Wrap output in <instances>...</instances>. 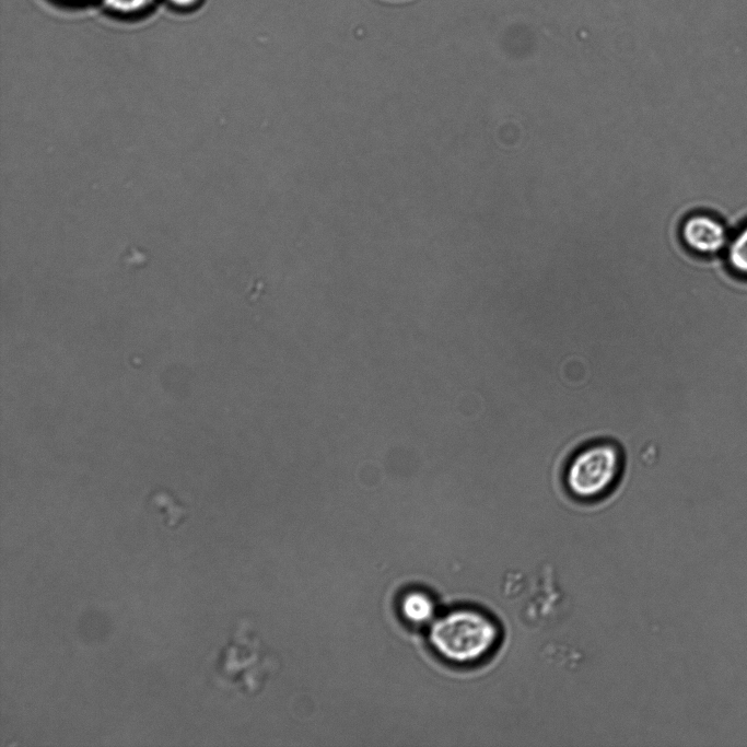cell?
<instances>
[{
  "label": "cell",
  "mask_w": 747,
  "mask_h": 747,
  "mask_svg": "<svg viewBox=\"0 0 747 747\" xmlns=\"http://www.w3.org/2000/svg\"><path fill=\"white\" fill-rule=\"evenodd\" d=\"M680 234L686 247L701 255L715 254L726 243V232L723 225L715 219L702 214L686 219Z\"/></svg>",
  "instance_id": "3"
},
{
  "label": "cell",
  "mask_w": 747,
  "mask_h": 747,
  "mask_svg": "<svg viewBox=\"0 0 747 747\" xmlns=\"http://www.w3.org/2000/svg\"><path fill=\"white\" fill-rule=\"evenodd\" d=\"M399 610L402 618L415 626L431 625L435 619L433 598L420 590L405 593L399 603Z\"/></svg>",
  "instance_id": "4"
},
{
  "label": "cell",
  "mask_w": 747,
  "mask_h": 747,
  "mask_svg": "<svg viewBox=\"0 0 747 747\" xmlns=\"http://www.w3.org/2000/svg\"><path fill=\"white\" fill-rule=\"evenodd\" d=\"M728 261L735 271L747 276V226L731 243Z\"/></svg>",
  "instance_id": "5"
},
{
  "label": "cell",
  "mask_w": 747,
  "mask_h": 747,
  "mask_svg": "<svg viewBox=\"0 0 747 747\" xmlns=\"http://www.w3.org/2000/svg\"><path fill=\"white\" fill-rule=\"evenodd\" d=\"M626 457L620 444L596 439L575 448L564 463L561 481L571 499L594 503L607 498L620 483Z\"/></svg>",
  "instance_id": "2"
},
{
  "label": "cell",
  "mask_w": 747,
  "mask_h": 747,
  "mask_svg": "<svg viewBox=\"0 0 747 747\" xmlns=\"http://www.w3.org/2000/svg\"><path fill=\"white\" fill-rule=\"evenodd\" d=\"M503 630L495 616L472 606L456 607L430 625L429 641L436 654L457 666L483 663L499 650Z\"/></svg>",
  "instance_id": "1"
},
{
  "label": "cell",
  "mask_w": 747,
  "mask_h": 747,
  "mask_svg": "<svg viewBox=\"0 0 747 747\" xmlns=\"http://www.w3.org/2000/svg\"><path fill=\"white\" fill-rule=\"evenodd\" d=\"M170 3H172L175 7L178 8H188L194 5L196 2L199 0H167Z\"/></svg>",
  "instance_id": "7"
},
{
  "label": "cell",
  "mask_w": 747,
  "mask_h": 747,
  "mask_svg": "<svg viewBox=\"0 0 747 747\" xmlns=\"http://www.w3.org/2000/svg\"><path fill=\"white\" fill-rule=\"evenodd\" d=\"M104 8L120 14L140 12L150 7L154 0H101Z\"/></svg>",
  "instance_id": "6"
}]
</instances>
